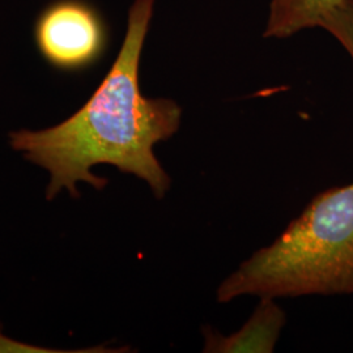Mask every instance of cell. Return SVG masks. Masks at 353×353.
<instances>
[{
  "mask_svg": "<svg viewBox=\"0 0 353 353\" xmlns=\"http://www.w3.org/2000/svg\"><path fill=\"white\" fill-rule=\"evenodd\" d=\"M341 0H270V12L263 36L292 37L305 29L321 28L325 17Z\"/></svg>",
  "mask_w": 353,
  "mask_h": 353,
  "instance_id": "cell-5",
  "label": "cell"
},
{
  "mask_svg": "<svg viewBox=\"0 0 353 353\" xmlns=\"http://www.w3.org/2000/svg\"><path fill=\"white\" fill-rule=\"evenodd\" d=\"M154 1H132L117 59L100 87L75 114L57 126L10 132L13 150L49 172L48 201L63 190L77 198L79 182L103 189L108 179L92 173L93 166L101 164L143 179L157 199L170 189L172 179L153 147L179 130L182 108L170 99L145 97L139 83L140 59Z\"/></svg>",
  "mask_w": 353,
  "mask_h": 353,
  "instance_id": "cell-1",
  "label": "cell"
},
{
  "mask_svg": "<svg viewBox=\"0 0 353 353\" xmlns=\"http://www.w3.org/2000/svg\"><path fill=\"white\" fill-rule=\"evenodd\" d=\"M41 57L51 67L75 72L96 63L108 45V29L85 0H55L42 10L34 26Z\"/></svg>",
  "mask_w": 353,
  "mask_h": 353,
  "instance_id": "cell-3",
  "label": "cell"
},
{
  "mask_svg": "<svg viewBox=\"0 0 353 353\" xmlns=\"http://www.w3.org/2000/svg\"><path fill=\"white\" fill-rule=\"evenodd\" d=\"M321 29H325L341 43L353 62V0H341L325 17Z\"/></svg>",
  "mask_w": 353,
  "mask_h": 353,
  "instance_id": "cell-6",
  "label": "cell"
},
{
  "mask_svg": "<svg viewBox=\"0 0 353 353\" xmlns=\"http://www.w3.org/2000/svg\"><path fill=\"white\" fill-rule=\"evenodd\" d=\"M353 294V182L319 192L276 240L232 272L217 301Z\"/></svg>",
  "mask_w": 353,
  "mask_h": 353,
  "instance_id": "cell-2",
  "label": "cell"
},
{
  "mask_svg": "<svg viewBox=\"0 0 353 353\" xmlns=\"http://www.w3.org/2000/svg\"><path fill=\"white\" fill-rule=\"evenodd\" d=\"M285 325V313L275 299L263 297L250 319L234 334L223 336L212 330H204V352H274Z\"/></svg>",
  "mask_w": 353,
  "mask_h": 353,
  "instance_id": "cell-4",
  "label": "cell"
}]
</instances>
